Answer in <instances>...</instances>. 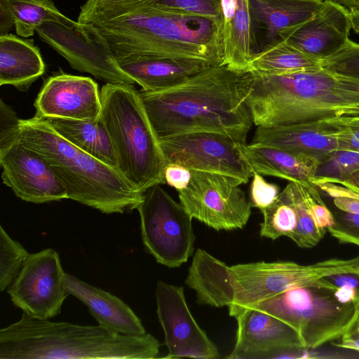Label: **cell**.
Returning <instances> with one entry per match:
<instances>
[{"label":"cell","mask_w":359,"mask_h":359,"mask_svg":"<svg viewBox=\"0 0 359 359\" xmlns=\"http://www.w3.org/2000/svg\"><path fill=\"white\" fill-rule=\"evenodd\" d=\"M250 192L252 207H255L260 211L273 204L280 194L278 185L267 182L257 172H253Z\"/></svg>","instance_id":"8d00e7d4"},{"label":"cell","mask_w":359,"mask_h":359,"mask_svg":"<svg viewBox=\"0 0 359 359\" xmlns=\"http://www.w3.org/2000/svg\"><path fill=\"white\" fill-rule=\"evenodd\" d=\"M100 97V120L109 134L118 172L143 194L165 184L166 161L139 90L132 84L106 83Z\"/></svg>","instance_id":"8992f818"},{"label":"cell","mask_w":359,"mask_h":359,"mask_svg":"<svg viewBox=\"0 0 359 359\" xmlns=\"http://www.w3.org/2000/svg\"><path fill=\"white\" fill-rule=\"evenodd\" d=\"M314 180L341 184L359 193V170L354 172L342 179H333L315 177Z\"/></svg>","instance_id":"bcb514c9"},{"label":"cell","mask_w":359,"mask_h":359,"mask_svg":"<svg viewBox=\"0 0 359 359\" xmlns=\"http://www.w3.org/2000/svg\"><path fill=\"white\" fill-rule=\"evenodd\" d=\"M351 20L352 29L359 34V7L348 9Z\"/></svg>","instance_id":"c3c4849f"},{"label":"cell","mask_w":359,"mask_h":359,"mask_svg":"<svg viewBox=\"0 0 359 359\" xmlns=\"http://www.w3.org/2000/svg\"><path fill=\"white\" fill-rule=\"evenodd\" d=\"M9 8L15 21L17 34L28 38L34 34L36 27L48 20H61L65 17L53 0H2Z\"/></svg>","instance_id":"f546056e"},{"label":"cell","mask_w":359,"mask_h":359,"mask_svg":"<svg viewBox=\"0 0 359 359\" xmlns=\"http://www.w3.org/2000/svg\"><path fill=\"white\" fill-rule=\"evenodd\" d=\"M29 253L0 226V290L3 292L14 281Z\"/></svg>","instance_id":"d6a6232c"},{"label":"cell","mask_w":359,"mask_h":359,"mask_svg":"<svg viewBox=\"0 0 359 359\" xmlns=\"http://www.w3.org/2000/svg\"><path fill=\"white\" fill-rule=\"evenodd\" d=\"M117 63L146 59L224 65L222 18L145 9L93 22Z\"/></svg>","instance_id":"7a4b0ae2"},{"label":"cell","mask_w":359,"mask_h":359,"mask_svg":"<svg viewBox=\"0 0 359 359\" xmlns=\"http://www.w3.org/2000/svg\"><path fill=\"white\" fill-rule=\"evenodd\" d=\"M166 164L174 163L191 170L219 173L248 182L253 172L241 144L219 133H191L159 140Z\"/></svg>","instance_id":"7c38bea8"},{"label":"cell","mask_w":359,"mask_h":359,"mask_svg":"<svg viewBox=\"0 0 359 359\" xmlns=\"http://www.w3.org/2000/svg\"><path fill=\"white\" fill-rule=\"evenodd\" d=\"M337 3L348 9L359 7V0H330Z\"/></svg>","instance_id":"681fc988"},{"label":"cell","mask_w":359,"mask_h":359,"mask_svg":"<svg viewBox=\"0 0 359 359\" xmlns=\"http://www.w3.org/2000/svg\"><path fill=\"white\" fill-rule=\"evenodd\" d=\"M351 29L348 9L324 0L320 11L284 41L308 56L323 61L346 45Z\"/></svg>","instance_id":"d6986e66"},{"label":"cell","mask_w":359,"mask_h":359,"mask_svg":"<svg viewBox=\"0 0 359 359\" xmlns=\"http://www.w3.org/2000/svg\"><path fill=\"white\" fill-rule=\"evenodd\" d=\"M43 118L65 140L117 170L116 161L111 140L100 118L97 121L60 118Z\"/></svg>","instance_id":"4316f807"},{"label":"cell","mask_w":359,"mask_h":359,"mask_svg":"<svg viewBox=\"0 0 359 359\" xmlns=\"http://www.w3.org/2000/svg\"><path fill=\"white\" fill-rule=\"evenodd\" d=\"M322 68L339 75L359 79V43L349 39L338 53L322 61Z\"/></svg>","instance_id":"836d02e7"},{"label":"cell","mask_w":359,"mask_h":359,"mask_svg":"<svg viewBox=\"0 0 359 359\" xmlns=\"http://www.w3.org/2000/svg\"><path fill=\"white\" fill-rule=\"evenodd\" d=\"M235 318L236 343L229 359L280 358L287 351L305 348L290 325L268 312L252 307Z\"/></svg>","instance_id":"e0dca14e"},{"label":"cell","mask_w":359,"mask_h":359,"mask_svg":"<svg viewBox=\"0 0 359 359\" xmlns=\"http://www.w3.org/2000/svg\"><path fill=\"white\" fill-rule=\"evenodd\" d=\"M344 150L359 151V116H353L341 133L339 151Z\"/></svg>","instance_id":"b9f144b4"},{"label":"cell","mask_w":359,"mask_h":359,"mask_svg":"<svg viewBox=\"0 0 359 359\" xmlns=\"http://www.w3.org/2000/svg\"><path fill=\"white\" fill-rule=\"evenodd\" d=\"M17 137L45 159L67 198L106 214L129 212L142 203L144 194L117 170L65 140L45 118L20 119Z\"/></svg>","instance_id":"5b68a950"},{"label":"cell","mask_w":359,"mask_h":359,"mask_svg":"<svg viewBox=\"0 0 359 359\" xmlns=\"http://www.w3.org/2000/svg\"><path fill=\"white\" fill-rule=\"evenodd\" d=\"M67 290L82 302L98 325L114 332L141 336L147 332L135 312L116 296L65 273Z\"/></svg>","instance_id":"44dd1931"},{"label":"cell","mask_w":359,"mask_h":359,"mask_svg":"<svg viewBox=\"0 0 359 359\" xmlns=\"http://www.w3.org/2000/svg\"><path fill=\"white\" fill-rule=\"evenodd\" d=\"M3 183L20 199L43 203L67 198L66 190L45 159L18 137L0 149Z\"/></svg>","instance_id":"9a60e30c"},{"label":"cell","mask_w":359,"mask_h":359,"mask_svg":"<svg viewBox=\"0 0 359 359\" xmlns=\"http://www.w3.org/2000/svg\"><path fill=\"white\" fill-rule=\"evenodd\" d=\"M250 73L226 65L209 66L183 82L156 90H139L159 140L180 135L208 132L226 135L241 144L253 124L246 102Z\"/></svg>","instance_id":"6da1fadb"},{"label":"cell","mask_w":359,"mask_h":359,"mask_svg":"<svg viewBox=\"0 0 359 359\" xmlns=\"http://www.w3.org/2000/svg\"><path fill=\"white\" fill-rule=\"evenodd\" d=\"M348 77H349L350 82L352 84V86L355 88V90L359 91V79L350 77V76H348Z\"/></svg>","instance_id":"f907efd6"},{"label":"cell","mask_w":359,"mask_h":359,"mask_svg":"<svg viewBox=\"0 0 359 359\" xmlns=\"http://www.w3.org/2000/svg\"><path fill=\"white\" fill-rule=\"evenodd\" d=\"M191 177L189 168L174 163L166 164L164 170L165 183L175 189L177 191L185 189Z\"/></svg>","instance_id":"ab89813d"},{"label":"cell","mask_w":359,"mask_h":359,"mask_svg":"<svg viewBox=\"0 0 359 359\" xmlns=\"http://www.w3.org/2000/svg\"><path fill=\"white\" fill-rule=\"evenodd\" d=\"M353 116L330 117L275 127H257L251 143L313 156L323 163L339 151L341 133Z\"/></svg>","instance_id":"2e32d148"},{"label":"cell","mask_w":359,"mask_h":359,"mask_svg":"<svg viewBox=\"0 0 359 359\" xmlns=\"http://www.w3.org/2000/svg\"><path fill=\"white\" fill-rule=\"evenodd\" d=\"M309 186L290 182L283 189L294 205L298 217L296 229L290 238L302 248L316 246L326 232L325 229L316 225L309 212L307 193Z\"/></svg>","instance_id":"4dcf8cb0"},{"label":"cell","mask_w":359,"mask_h":359,"mask_svg":"<svg viewBox=\"0 0 359 359\" xmlns=\"http://www.w3.org/2000/svg\"><path fill=\"white\" fill-rule=\"evenodd\" d=\"M185 283L196 292L198 304L229 307L235 298L231 266L202 249L194 255Z\"/></svg>","instance_id":"603a6c76"},{"label":"cell","mask_w":359,"mask_h":359,"mask_svg":"<svg viewBox=\"0 0 359 359\" xmlns=\"http://www.w3.org/2000/svg\"><path fill=\"white\" fill-rule=\"evenodd\" d=\"M324 0H248L252 22L266 31L264 47L285 40L312 18Z\"/></svg>","instance_id":"7402d4cb"},{"label":"cell","mask_w":359,"mask_h":359,"mask_svg":"<svg viewBox=\"0 0 359 359\" xmlns=\"http://www.w3.org/2000/svg\"><path fill=\"white\" fill-rule=\"evenodd\" d=\"M320 68L322 61L308 56L285 41H280L255 53L248 72L285 74Z\"/></svg>","instance_id":"f1b7e54d"},{"label":"cell","mask_w":359,"mask_h":359,"mask_svg":"<svg viewBox=\"0 0 359 359\" xmlns=\"http://www.w3.org/2000/svg\"><path fill=\"white\" fill-rule=\"evenodd\" d=\"M334 289L321 278L311 285L286 290L252 307L286 322L297 332L305 348H316L339 339L355 316V304L339 302Z\"/></svg>","instance_id":"52a82bcc"},{"label":"cell","mask_w":359,"mask_h":359,"mask_svg":"<svg viewBox=\"0 0 359 359\" xmlns=\"http://www.w3.org/2000/svg\"><path fill=\"white\" fill-rule=\"evenodd\" d=\"M333 203L338 210L359 214V198L339 196L333 198Z\"/></svg>","instance_id":"7dc6e473"},{"label":"cell","mask_w":359,"mask_h":359,"mask_svg":"<svg viewBox=\"0 0 359 359\" xmlns=\"http://www.w3.org/2000/svg\"><path fill=\"white\" fill-rule=\"evenodd\" d=\"M249 72L246 102L257 127L359 116V92L345 76L323 68L285 74Z\"/></svg>","instance_id":"3957f363"},{"label":"cell","mask_w":359,"mask_h":359,"mask_svg":"<svg viewBox=\"0 0 359 359\" xmlns=\"http://www.w3.org/2000/svg\"><path fill=\"white\" fill-rule=\"evenodd\" d=\"M314 185L308 187L307 203L309 212L316 225L327 230L334 223L333 213L321 200Z\"/></svg>","instance_id":"74e56055"},{"label":"cell","mask_w":359,"mask_h":359,"mask_svg":"<svg viewBox=\"0 0 359 359\" xmlns=\"http://www.w3.org/2000/svg\"><path fill=\"white\" fill-rule=\"evenodd\" d=\"M323 278L336 287L349 286L359 291V272H341L328 275Z\"/></svg>","instance_id":"7bdbcfd3"},{"label":"cell","mask_w":359,"mask_h":359,"mask_svg":"<svg viewBox=\"0 0 359 359\" xmlns=\"http://www.w3.org/2000/svg\"><path fill=\"white\" fill-rule=\"evenodd\" d=\"M191 172L189 184L177 192L180 203L192 218L217 231L242 229L252 208L240 188L243 182L219 173Z\"/></svg>","instance_id":"8fae6325"},{"label":"cell","mask_w":359,"mask_h":359,"mask_svg":"<svg viewBox=\"0 0 359 359\" xmlns=\"http://www.w3.org/2000/svg\"><path fill=\"white\" fill-rule=\"evenodd\" d=\"M339 339L340 341L332 343L333 345L359 353V301L355 303V316L353 320Z\"/></svg>","instance_id":"60d3db41"},{"label":"cell","mask_w":359,"mask_h":359,"mask_svg":"<svg viewBox=\"0 0 359 359\" xmlns=\"http://www.w3.org/2000/svg\"><path fill=\"white\" fill-rule=\"evenodd\" d=\"M20 118L11 107L1 99L0 102V149L17 138Z\"/></svg>","instance_id":"f35d334b"},{"label":"cell","mask_w":359,"mask_h":359,"mask_svg":"<svg viewBox=\"0 0 359 359\" xmlns=\"http://www.w3.org/2000/svg\"><path fill=\"white\" fill-rule=\"evenodd\" d=\"M13 26L15 21L9 8L0 0V35L8 34Z\"/></svg>","instance_id":"f6af8a7d"},{"label":"cell","mask_w":359,"mask_h":359,"mask_svg":"<svg viewBox=\"0 0 359 359\" xmlns=\"http://www.w3.org/2000/svg\"><path fill=\"white\" fill-rule=\"evenodd\" d=\"M36 32L73 69L107 83L135 84L121 69L108 42L93 24L81 23L65 16L43 22Z\"/></svg>","instance_id":"30bf717a"},{"label":"cell","mask_w":359,"mask_h":359,"mask_svg":"<svg viewBox=\"0 0 359 359\" xmlns=\"http://www.w3.org/2000/svg\"><path fill=\"white\" fill-rule=\"evenodd\" d=\"M65 273L58 253L44 249L29 255L7 292L13 304L28 316L50 319L60 314L69 294Z\"/></svg>","instance_id":"4fadbf2b"},{"label":"cell","mask_w":359,"mask_h":359,"mask_svg":"<svg viewBox=\"0 0 359 359\" xmlns=\"http://www.w3.org/2000/svg\"><path fill=\"white\" fill-rule=\"evenodd\" d=\"M137 9L216 19L222 18L220 0H86L80 7L77 21L93 23Z\"/></svg>","instance_id":"ffe728a7"},{"label":"cell","mask_w":359,"mask_h":359,"mask_svg":"<svg viewBox=\"0 0 359 359\" xmlns=\"http://www.w3.org/2000/svg\"><path fill=\"white\" fill-rule=\"evenodd\" d=\"M46 69L39 48L32 39L13 34L0 35V85L25 92Z\"/></svg>","instance_id":"d4e9b609"},{"label":"cell","mask_w":359,"mask_h":359,"mask_svg":"<svg viewBox=\"0 0 359 359\" xmlns=\"http://www.w3.org/2000/svg\"><path fill=\"white\" fill-rule=\"evenodd\" d=\"M333 294L341 304H355L359 301V291L349 286L337 287Z\"/></svg>","instance_id":"ee69618b"},{"label":"cell","mask_w":359,"mask_h":359,"mask_svg":"<svg viewBox=\"0 0 359 359\" xmlns=\"http://www.w3.org/2000/svg\"><path fill=\"white\" fill-rule=\"evenodd\" d=\"M235 298L228 307L236 317L246 309L286 290L309 286L322 278L341 272H359V255L351 259H328L303 265L290 261L258 262L231 266Z\"/></svg>","instance_id":"ba28073f"},{"label":"cell","mask_w":359,"mask_h":359,"mask_svg":"<svg viewBox=\"0 0 359 359\" xmlns=\"http://www.w3.org/2000/svg\"><path fill=\"white\" fill-rule=\"evenodd\" d=\"M251 25L248 0H236L234 15L222 18L224 65L233 70L248 72L255 54Z\"/></svg>","instance_id":"83f0119b"},{"label":"cell","mask_w":359,"mask_h":359,"mask_svg":"<svg viewBox=\"0 0 359 359\" xmlns=\"http://www.w3.org/2000/svg\"><path fill=\"white\" fill-rule=\"evenodd\" d=\"M241 151L253 172L311 185L321 161L261 144H243Z\"/></svg>","instance_id":"cb8c5ba5"},{"label":"cell","mask_w":359,"mask_h":359,"mask_svg":"<svg viewBox=\"0 0 359 359\" xmlns=\"http://www.w3.org/2000/svg\"><path fill=\"white\" fill-rule=\"evenodd\" d=\"M156 313L165 336V358L215 359L216 345L199 327L187 304L184 288L158 280Z\"/></svg>","instance_id":"5bb4252c"},{"label":"cell","mask_w":359,"mask_h":359,"mask_svg":"<svg viewBox=\"0 0 359 359\" xmlns=\"http://www.w3.org/2000/svg\"><path fill=\"white\" fill-rule=\"evenodd\" d=\"M333 215L334 223L327 229L331 236L339 243L359 246V214L338 210Z\"/></svg>","instance_id":"d590c367"},{"label":"cell","mask_w":359,"mask_h":359,"mask_svg":"<svg viewBox=\"0 0 359 359\" xmlns=\"http://www.w3.org/2000/svg\"><path fill=\"white\" fill-rule=\"evenodd\" d=\"M261 212L264 216L259 231L262 237L271 240L281 236L290 238L296 229L297 213L284 190L273 204Z\"/></svg>","instance_id":"1f68e13d"},{"label":"cell","mask_w":359,"mask_h":359,"mask_svg":"<svg viewBox=\"0 0 359 359\" xmlns=\"http://www.w3.org/2000/svg\"><path fill=\"white\" fill-rule=\"evenodd\" d=\"M34 105L36 115L42 118L97 121L102 110L97 83L62 72L46 81Z\"/></svg>","instance_id":"ac0fdd59"},{"label":"cell","mask_w":359,"mask_h":359,"mask_svg":"<svg viewBox=\"0 0 359 359\" xmlns=\"http://www.w3.org/2000/svg\"><path fill=\"white\" fill-rule=\"evenodd\" d=\"M118 65L144 91H156L169 88L211 66L198 62L168 59L137 60L121 62Z\"/></svg>","instance_id":"484cf974"},{"label":"cell","mask_w":359,"mask_h":359,"mask_svg":"<svg viewBox=\"0 0 359 359\" xmlns=\"http://www.w3.org/2000/svg\"><path fill=\"white\" fill-rule=\"evenodd\" d=\"M160 185L147 190L137 208L142 238L147 251L158 263L176 268L193 255V218Z\"/></svg>","instance_id":"9c48e42d"},{"label":"cell","mask_w":359,"mask_h":359,"mask_svg":"<svg viewBox=\"0 0 359 359\" xmlns=\"http://www.w3.org/2000/svg\"><path fill=\"white\" fill-rule=\"evenodd\" d=\"M359 170V151H337L318 168L315 177L342 179Z\"/></svg>","instance_id":"e575fe53"},{"label":"cell","mask_w":359,"mask_h":359,"mask_svg":"<svg viewBox=\"0 0 359 359\" xmlns=\"http://www.w3.org/2000/svg\"><path fill=\"white\" fill-rule=\"evenodd\" d=\"M160 343L151 334L126 335L100 325L39 319L22 312L0 330V359H152Z\"/></svg>","instance_id":"277c9868"}]
</instances>
